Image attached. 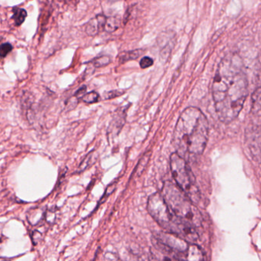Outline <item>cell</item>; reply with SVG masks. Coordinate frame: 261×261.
<instances>
[{"instance_id":"obj_1","label":"cell","mask_w":261,"mask_h":261,"mask_svg":"<svg viewBox=\"0 0 261 261\" xmlns=\"http://www.w3.org/2000/svg\"><path fill=\"white\" fill-rule=\"evenodd\" d=\"M212 90L218 119L222 123H231L239 115L248 95V81L239 56L233 55L221 61Z\"/></svg>"},{"instance_id":"obj_2","label":"cell","mask_w":261,"mask_h":261,"mask_svg":"<svg viewBox=\"0 0 261 261\" xmlns=\"http://www.w3.org/2000/svg\"><path fill=\"white\" fill-rule=\"evenodd\" d=\"M207 117L197 108H186L180 114L174 131L173 142L176 153L187 161L189 157L201 155L208 140Z\"/></svg>"},{"instance_id":"obj_3","label":"cell","mask_w":261,"mask_h":261,"mask_svg":"<svg viewBox=\"0 0 261 261\" xmlns=\"http://www.w3.org/2000/svg\"><path fill=\"white\" fill-rule=\"evenodd\" d=\"M147 209L152 218L169 233L177 235L188 242L194 243L198 239L196 228L175 216L171 212L161 194L155 193L149 197Z\"/></svg>"},{"instance_id":"obj_4","label":"cell","mask_w":261,"mask_h":261,"mask_svg":"<svg viewBox=\"0 0 261 261\" xmlns=\"http://www.w3.org/2000/svg\"><path fill=\"white\" fill-rule=\"evenodd\" d=\"M162 195L171 212L180 219L199 228L202 224V217L190 198L171 181H166Z\"/></svg>"},{"instance_id":"obj_5","label":"cell","mask_w":261,"mask_h":261,"mask_svg":"<svg viewBox=\"0 0 261 261\" xmlns=\"http://www.w3.org/2000/svg\"><path fill=\"white\" fill-rule=\"evenodd\" d=\"M170 169L175 185L190 198L192 202L198 203L200 199L199 190L187 161L175 152L170 157Z\"/></svg>"},{"instance_id":"obj_6","label":"cell","mask_w":261,"mask_h":261,"mask_svg":"<svg viewBox=\"0 0 261 261\" xmlns=\"http://www.w3.org/2000/svg\"><path fill=\"white\" fill-rule=\"evenodd\" d=\"M253 120L246 130V141L255 161L260 160V117L251 116Z\"/></svg>"},{"instance_id":"obj_7","label":"cell","mask_w":261,"mask_h":261,"mask_svg":"<svg viewBox=\"0 0 261 261\" xmlns=\"http://www.w3.org/2000/svg\"><path fill=\"white\" fill-rule=\"evenodd\" d=\"M107 17L103 14L97 15L87 23L85 32L91 37L97 36L101 30H103Z\"/></svg>"},{"instance_id":"obj_8","label":"cell","mask_w":261,"mask_h":261,"mask_svg":"<svg viewBox=\"0 0 261 261\" xmlns=\"http://www.w3.org/2000/svg\"><path fill=\"white\" fill-rule=\"evenodd\" d=\"M46 207L36 206L27 212V219L30 225L39 226L45 222V214Z\"/></svg>"},{"instance_id":"obj_9","label":"cell","mask_w":261,"mask_h":261,"mask_svg":"<svg viewBox=\"0 0 261 261\" xmlns=\"http://www.w3.org/2000/svg\"><path fill=\"white\" fill-rule=\"evenodd\" d=\"M144 51L142 49L134 50V51H125V53H121L119 55L118 59L119 62L121 64L125 63V62H129L131 60H136V59L140 58V56H143Z\"/></svg>"},{"instance_id":"obj_10","label":"cell","mask_w":261,"mask_h":261,"mask_svg":"<svg viewBox=\"0 0 261 261\" xmlns=\"http://www.w3.org/2000/svg\"><path fill=\"white\" fill-rule=\"evenodd\" d=\"M120 27V18L117 16H111L107 17L103 30L108 33H112L117 31Z\"/></svg>"},{"instance_id":"obj_11","label":"cell","mask_w":261,"mask_h":261,"mask_svg":"<svg viewBox=\"0 0 261 261\" xmlns=\"http://www.w3.org/2000/svg\"><path fill=\"white\" fill-rule=\"evenodd\" d=\"M97 155L94 151L90 152L85 159L81 163L80 166H79V169H77V172H82L86 170L88 167L94 164L97 160Z\"/></svg>"},{"instance_id":"obj_12","label":"cell","mask_w":261,"mask_h":261,"mask_svg":"<svg viewBox=\"0 0 261 261\" xmlns=\"http://www.w3.org/2000/svg\"><path fill=\"white\" fill-rule=\"evenodd\" d=\"M125 116H126L125 113L120 111V113H118V114L114 117V119L113 120L112 123H111V133H117L120 130V129H121L125 122Z\"/></svg>"},{"instance_id":"obj_13","label":"cell","mask_w":261,"mask_h":261,"mask_svg":"<svg viewBox=\"0 0 261 261\" xmlns=\"http://www.w3.org/2000/svg\"><path fill=\"white\" fill-rule=\"evenodd\" d=\"M186 259H202L203 254L198 246L195 244H189L186 252Z\"/></svg>"},{"instance_id":"obj_14","label":"cell","mask_w":261,"mask_h":261,"mask_svg":"<svg viewBox=\"0 0 261 261\" xmlns=\"http://www.w3.org/2000/svg\"><path fill=\"white\" fill-rule=\"evenodd\" d=\"M59 211L57 207H53L51 208H46L45 214V222L49 225L56 224L59 218Z\"/></svg>"},{"instance_id":"obj_15","label":"cell","mask_w":261,"mask_h":261,"mask_svg":"<svg viewBox=\"0 0 261 261\" xmlns=\"http://www.w3.org/2000/svg\"><path fill=\"white\" fill-rule=\"evenodd\" d=\"M27 16V12L23 9H15L13 19L14 20L15 25L19 27L23 23Z\"/></svg>"},{"instance_id":"obj_16","label":"cell","mask_w":261,"mask_h":261,"mask_svg":"<svg viewBox=\"0 0 261 261\" xmlns=\"http://www.w3.org/2000/svg\"><path fill=\"white\" fill-rule=\"evenodd\" d=\"M111 59L109 56H103L97 58L93 61L92 63L94 68H103V67L107 66L111 63Z\"/></svg>"},{"instance_id":"obj_17","label":"cell","mask_w":261,"mask_h":261,"mask_svg":"<svg viewBox=\"0 0 261 261\" xmlns=\"http://www.w3.org/2000/svg\"><path fill=\"white\" fill-rule=\"evenodd\" d=\"M82 100L86 103H94L98 102L100 99V96L95 91L86 93L83 97H82Z\"/></svg>"},{"instance_id":"obj_18","label":"cell","mask_w":261,"mask_h":261,"mask_svg":"<svg viewBox=\"0 0 261 261\" xmlns=\"http://www.w3.org/2000/svg\"><path fill=\"white\" fill-rule=\"evenodd\" d=\"M13 50V45L10 43H4L0 45V58L7 57L9 53Z\"/></svg>"},{"instance_id":"obj_19","label":"cell","mask_w":261,"mask_h":261,"mask_svg":"<svg viewBox=\"0 0 261 261\" xmlns=\"http://www.w3.org/2000/svg\"><path fill=\"white\" fill-rule=\"evenodd\" d=\"M44 233H42L41 230H33V233H32L31 235V239L33 241V244L34 245H36V244H39L41 241H42V238H43Z\"/></svg>"},{"instance_id":"obj_20","label":"cell","mask_w":261,"mask_h":261,"mask_svg":"<svg viewBox=\"0 0 261 261\" xmlns=\"http://www.w3.org/2000/svg\"><path fill=\"white\" fill-rule=\"evenodd\" d=\"M153 65V60L149 57H143V59L140 60V68L143 69H146V68H149Z\"/></svg>"},{"instance_id":"obj_21","label":"cell","mask_w":261,"mask_h":261,"mask_svg":"<svg viewBox=\"0 0 261 261\" xmlns=\"http://www.w3.org/2000/svg\"><path fill=\"white\" fill-rule=\"evenodd\" d=\"M124 94V91H112L110 92L107 93L105 94V99H112L114 97H118L121 94Z\"/></svg>"},{"instance_id":"obj_22","label":"cell","mask_w":261,"mask_h":261,"mask_svg":"<svg viewBox=\"0 0 261 261\" xmlns=\"http://www.w3.org/2000/svg\"><path fill=\"white\" fill-rule=\"evenodd\" d=\"M87 88L86 86H83L77 92L75 93L74 96L77 97V99L82 98L85 94H86Z\"/></svg>"},{"instance_id":"obj_23","label":"cell","mask_w":261,"mask_h":261,"mask_svg":"<svg viewBox=\"0 0 261 261\" xmlns=\"http://www.w3.org/2000/svg\"><path fill=\"white\" fill-rule=\"evenodd\" d=\"M77 100H79V99H77L75 96H74V97H71V98L68 100V103L67 105H68V108H75L77 103Z\"/></svg>"},{"instance_id":"obj_24","label":"cell","mask_w":261,"mask_h":261,"mask_svg":"<svg viewBox=\"0 0 261 261\" xmlns=\"http://www.w3.org/2000/svg\"><path fill=\"white\" fill-rule=\"evenodd\" d=\"M66 5L71 6V7H75L79 4V0H62Z\"/></svg>"},{"instance_id":"obj_25","label":"cell","mask_w":261,"mask_h":261,"mask_svg":"<svg viewBox=\"0 0 261 261\" xmlns=\"http://www.w3.org/2000/svg\"><path fill=\"white\" fill-rule=\"evenodd\" d=\"M107 1L109 3H114L117 2V1H119V0H107Z\"/></svg>"}]
</instances>
